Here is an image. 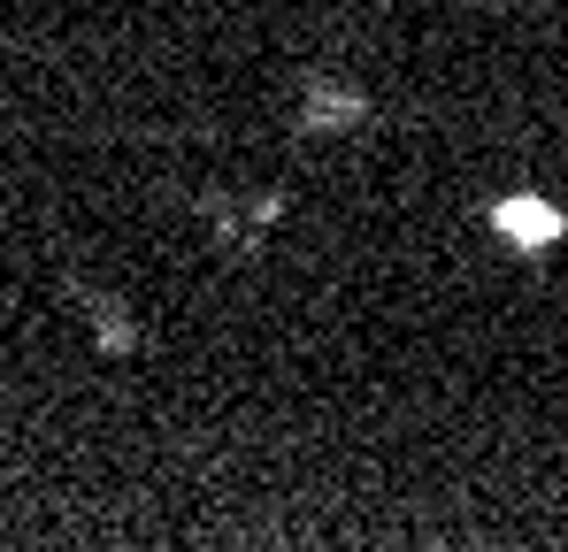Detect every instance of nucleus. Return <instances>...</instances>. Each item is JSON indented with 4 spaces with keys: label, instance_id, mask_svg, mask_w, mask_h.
I'll return each instance as SVG.
<instances>
[{
    "label": "nucleus",
    "instance_id": "f257e3e1",
    "mask_svg": "<svg viewBox=\"0 0 568 552\" xmlns=\"http://www.w3.org/2000/svg\"><path fill=\"white\" fill-rule=\"evenodd\" d=\"M507 223H515V238H554V215H538V207H507Z\"/></svg>",
    "mask_w": 568,
    "mask_h": 552
}]
</instances>
